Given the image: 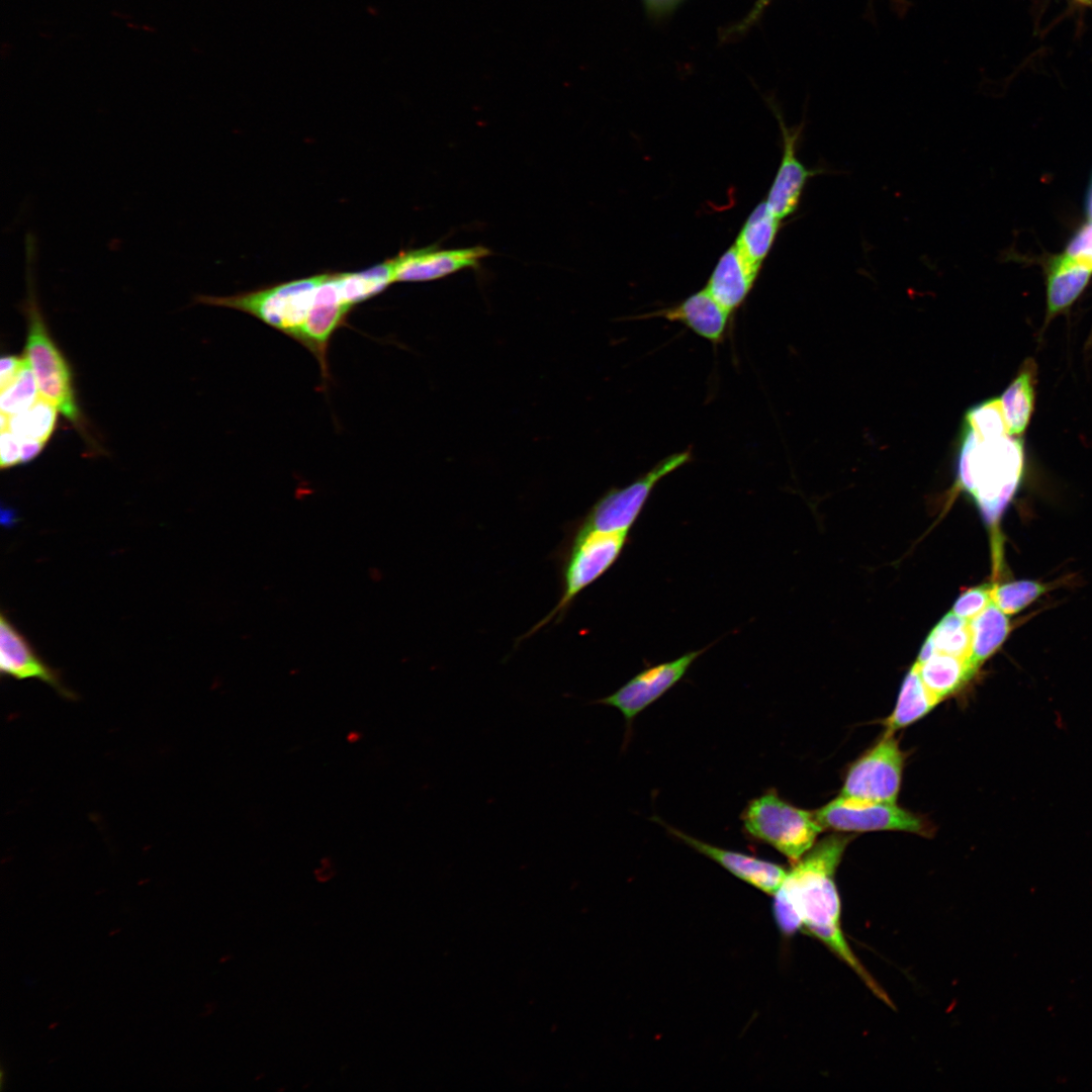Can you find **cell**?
Listing matches in <instances>:
<instances>
[{
    "label": "cell",
    "instance_id": "cell-1",
    "mask_svg": "<svg viewBox=\"0 0 1092 1092\" xmlns=\"http://www.w3.org/2000/svg\"><path fill=\"white\" fill-rule=\"evenodd\" d=\"M852 836L830 834L787 873L774 894V915L785 934L807 930L845 963L880 999L890 1000L847 943L841 927L835 873Z\"/></svg>",
    "mask_w": 1092,
    "mask_h": 1092
},
{
    "label": "cell",
    "instance_id": "cell-2",
    "mask_svg": "<svg viewBox=\"0 0 1092 1092\" xmlns=\"http://www.w3.org/2000/svg\"><path fill=\"white\" fill-rule=\"evenodd\" d=\"M1023 465V444L1017 436H981L963 426L958 483L973 497L989 525L998 522L1015 494Z\"/></svg>",
    "mask_w": 1092,
    "mask_h": 1092
},
{
    "label": "cell",
    "instance_id": "cell-3",
    "mask_svg": "<svg viewBox=\"0 0 1092 1092\" xmlns=\"http://www.w3.org/2000/svg\"><path fill=\"white\" fill-rule=\"evenodd\" d=\"M36 239L33 233L25 235V268L27 295L23 305L28 323L25 357L36 379L40 396L53 402L77 428L82 427L72 374L62 353L50 337L38 307L34 289Z\"/></svg>",
    "mask_w": 1092,
    "mask_h": 1092
},
{
    "label": "cell",
    "instance_id": "cell-4",
    "mask_svg": "<svg viewBox=\"0 0 1092 1092\" xmlns=\"http://www.w3.org/2000/svg\"><path fill=\"white\" fill-rule=\"evenodd\" d=\"M744 831L797 863L823 831L813 811L798 808L769 791L751 800L741 815Z\"/></svg>",
    "mask_w": 1092,
    "mask_h": 1092
},
{
    "label": "cell",
    "instance_id": "cell-5",
    "mask_svg": "<svg viewBox=\"0 0 1092 1092\" xmlns=\"http://www.w3.org/2000/svg\"><path fill=\"white\" fill-rule=\"evenodd\" d=\"M627 541L628 532H572L563 551L560 600L522 638L531 636L551 620L559 621L575 598L612 567Z\"/></svg>",
    "mask_w": 1092,
    "mask_h": 1092
},
{
    "label": "cell",
    "instance_id": "cell-6",
    "mask_svg": "<svg viewBox=\"0 0 1092 1092\" xmlns=\"http://www.w3.org/2000/svg\"><path fill=\"white\" fill-rule=\"evenodd\" d=\"M324 274L230 296L198 294L194 302L247 312L292 339L305 322Z\"/></svg>",
    "mask_w": 1092,
    "mask_h": 1092
},
{
    "label": "cell",
    "instance_id": "cell-7",
    "mask_svg": "<svg viewBox=\"0 0 1092 1092\" xmlns=\"http://www.w3.org/2000/svg\"><path fill=\"white\" fill-rule=\"evenodd\" d=\"M693 459L691 448L666 456L630 484L601 496L573 532H629L656 484Z\"/></svg>",
    "mask_w": 1092,
    "mask_h": 1092
},
{
    "label": "cell",
    "instance_id": "cell-8",
    "mask_svg": "<svg viewBox=\"0 0 1092 1092\" xmlns=\"http://www.w3.org/2000/svg\"><path fill=\"white\" fill-rule=\"evenodd\" d=\"M905 759L895 733L885 730L873 746L849 764L839 796L897 803Z\"/></svg>",
    "mask_w": 1092,
    "mask_h": 1092
},
{
    "label": "cell",
    "instance_id": "cell-9",
    "mask_svg": "<svg viewBox=\"0 0 1092 1092\" xmlns=\"http://www.w3.org/2000/svg\"><path fill=\"white\" fill-rule=\"evenodd\" d=\"M823 830L867 832L897 830L930 836L929 821L897 803L863 801L842 796L813 811Z\"/></svg>",
    "mask_w": 1092,
    "mask_h": 1092
},
{
    "label": "cell",
    "instance_id": "cell-10",
    "mask_svg": "<svg viewBox=\"0 0 1092 1092\" xmlns=\"http://www.w3.org/2000/svg\"><path fill=\"white\" fill-rule=\"evenodd\" d=\"M706 649L687 652L680 657L653 665L636 674L613 694L598 699L600 704L617 709L628 726L644 709L658 700L687 673Z\"/></svg>",
    "mask_w": 1092,
    "mask_h": 1092
},
{
    "label": "cell",
    "instance_id": "cell-11",
    "mask_svg": "<svg viewBox=\"0 0 1092 1092\" xmlns=\"http://www.w3.org/2000/svg\"><path fill=\"white\" fill-rule=\"evenodd\" d=\"M352 307L342 298L336 274H324L315 292L314 303L294 340L314 355L325 376L328 374L329 342L335 331L346 322Z\"/></svg>",
    "mask_w": 1092,
    "mask_h": 1092
},
{
    "label": "cell",
    "instance_id": "cell-12",
    "mask_svg": "<svg viewBox=\"0 0 1092 1092\" xmlns=\"http://www.w3.org/2000/svg\"><path fill=\"white\" fill-rule=\"evenodd\" d=\"M491 254L482 246L440 250L427 247L400 253L391 259L395 282H423L440 279L457 271L476 268Z\"/></svg>",
    "mask_w": 1092,
    "mask_h": 1092
},
{
    "label": "cell",
    "instance_id": "cell-13",
    "mask_svg": "<svg viewBox=\"0 0 1092 1092\" xmlns=\"http://www.w3.org/2000/svg\"><path fill=\"white\" fill-rule=\"evenodd\" d=\"M778 118L782 132L783 154L765 201L775 215L782 220L797 210L808 180L824 173V170L809 169L797 157L803 125L789 127L779 113Z\"/></svg>",
    "mask_w": 1092,
    "mask_h": 1092
},
{
    "label": "cell",
    "instance_id": "cell-14",
    "mask_svg": "<svg viewBox=\"0 0 1092 1092\" xmlns=\"http://www.w3.org/2000/svg\"><path fill=\"white\" fill-rule=\"evenodd\" d=\"M0 671L2 675L15 679H38L52 687L65 699L77 698V695L64 684L59 670L41 659L27 639L4 614H1L0 619Z\"/></svg>",
    "mask_w": 1092,
    "mask_h": 1092
},
{
    "label": "cell",
    "instance_id": "cell-15",
    "mask_svg": "<svg viewBox=\"0 0 1092 1092\" xmlns=\"http://www.w3.org/2000/svg\"><path fill=\"white\" fill-rule=\"evenodd\" d=\"M730 316L732 314L703 288L676 304L640 314L635 318L660 317L679 323L699 337L713 344H720L727 334Z\"/></svg>",
    "mask_w": 1092,
    "mask_h": 1092
},
{
    "label": "cell",
    "instance_id": "cell-16",
    "mask_svg": "<svg viewBox=\"0 0 1092 1092\" xmlns=\"http://www.w3.org/2000/svg\"><path fill=\"white\" fill-rule=\"evenodd\" d=\"M667 829L698 852L766 894L774 895L787 876L788 872L777 863L703 842L671 827Z\"/></svg>",
    "mask_w": 1092,
    "mask_h": 1092
},
{
    "label": "cell",
    "instance_id": "cell-17",
    "mask_svg": "<svg viewBox=\"0 0 1092 1092\" xmlns=\"http://www.w3.org/2000/svg\"><path fill=\"white\" fill-rule=\"evenodd\" d=\"M756 268L735 244L719 258L706 289L714 299L733 314L742 306L758 277Z\"/></svg>",
    "mask_w": 1092,
    "mask_h": 1092
},
{
    "label": "cell",
    "instance_id": "cell-18",
    "mask_svg": "<svg viewBox=\"0 0 1092 1092\" xmlns=\"http://www.w3.org/2000/svg\"><path fill=\"white\" fill-rule=\"evenodd\" d=\"M1092 273V258L1064 254L1051 261L1048 277V313L1055 315L1082 292Z\"/></svg>",
    "mask_w": 1092,
    "mask_h": 1092
},
{
    "label": "cell",
    "instance_id": "cell-19",
    "mask_svg": "<svg viewBox=\"0 0 1092 1092\" xmlns=\"http://www.w3.org/2000/svg\"><path fill=\"white\" fill-rule=\"evenodd\" d=\"M913 665L925 688L939 702L963 689L978 670L970 659L935 650L926 660Z\"/></svg>",
    "mask_w": 1092,
    "mask_h": 1092
},
{
    "label": "cell",
    "instance_id": "cell-20",
    "mask_svg": "<svg viewBox=\"0 0 1092 1092\" xmlns=\"http://www.w3.org/2000/svg\"><path fill=\"white\" fill-rule=\"evenodd\" d=\"M780 225L781 219L769 209L766 201H762L750 212L734 244L746 259L761 269L776 242Z\"/></svg>",
    "mask_w": 1092,
    "mask_h": 1092
},
{
    "label": "cell",
    "instance_id": "cell-21",
    "mask_svg": "<svg viewBox=\"0 0 1092 1092\" xmlns=\"http://www.w3.org/2000/svg\"><path fill=\"white\" fill-rule=\"evenodd\" d=\"M939 703L925 688L913 665L904 678L893 712L882 724L886 731L895 733L926 716Z\"/></svg>",
    "mask_w": 1092,
    "mask_h": 1092
},
{
    "label": "cell",
    "instance_id": "cell-22",
    "mask_svg": "<svg viewBox=\"0 0 1092 1092\" xmlns=\"http://www.w3.org/2000/svg\"><path fill=\"white\" fill-rule=\"evenodd\" d=\"M1035 364L1029 360L1002 394L1001 403L1009 434L1021 435L1029 422L1034 403Z\"/></svg>",
    "mask_w": 1092,
    "mask_h": 1092
},
{
    "label": "cell",
    "instance_id": "cell-23",
    "mask_svg": "<svg viewBox=\"0 0 1092 1092\" xmlns=\"http://www.w3.org/2000/svg\"><path fill=\"white\" fill-rule=\"evenodd\" d=\"M972 634V658L979 667L1006 639L1010 624L1008 615L993 601L970 620Z\"/></svg>",
    "mask_w": 1092,
    "mask_h": 1092
},
{
    "label": "cell",
    "instance_id": "cell-24",
    "mask_svg": "<svg viewBox=\"0 0 1092 1092\" xmlns=\"http://www.w3.org/2000/svg\"><path fill=\"white\" fill-rule=\"evenodd\" d=\"M343 300L351 305L369 299L394 281L392 260L353 273L336 274Z\"/></svg>",
    "mask_w": 1092,
    "mask_h": 1092
},
{
    "label": "cell",
    "instance_id": "cell-25",
    "mask_svg": "<svg viewBox=\"0 0 1092 1092\" xmlns=\"http://www.w3.org/2000/svg\"><path fill=\"white\" fill-rule=\"evenodd\" d=\"M58 408L50 400L39 396L26 411L14 415L1 414V427L12 431L21 441L37 440L47 443L57 421Z\"/></svg>",
    "mask_w": 1092,
    "mask_h": 1092
},
{
    "label": "cell",
    "instance_id": "cell-26",
    "mask_svg": "<svg viewBox=\"0 0 1092 1092\" xmlns=\"http://www.w3.org/2000/svg\"><path fill=\"white\" fill-rule=\"evenodd\" d=\"M927 639L935 651L973 661L970 620L961 618L951 612L938 622Z\"/></svg>",
    "mask_w": 1092,
    "mask_h": 1092
},
{
    "label": "cell",
    "instance_id": "cell-27",
    "mask_svg": "<svg viewBox=\"0 0 1092 1092\" xmlns=\"http://www.w3.org/2000/svg\"><path fill=\"white\" fill-rule=\"evenodd\" d=\"M1045 589V585L1038 581L1022 579L992 584L991 599L1006 615H1014L1038 599Z\"/></svg>",
    "mask_w": 1092,
    "mask_h": 1092
},
{
    "label": "cell",
    "instance_id": "cell-28",
    "mask_svg": "<svg viewBox=\"0 0 1092 1092\" xmlns=\"http://www.w3.org/2000/svg\"><path fill=\"white\" fill-rule=\"evenodd\" d=\"M39 396L36 379L28 362L15 379L1 388V414L8 417L20 414L28 410Z\"/></svg>",
    "mask_w": 1092,
    "mask_h": 1092
},
{
    "label": "cell",
    "instance_id": "cell-29",
    "mask_svg": "<svg viewBox=\"0 0 1092 1092\" xmlns=\"http://www.w3.org/2000/svg\"><path fill=\"white\" fill-rule=\"evenodd\" d=\"M963 426L981 436L1009 434L1000 398H991L972 406L964 417Z\"/></svg>",
    "mask_w": 1092,
    "mask_h": 1092
},
{
    "label": "cell",
    "instance_id": "cell-30",
    "mask_svg": "<svg viewBox=\"0 0 1092 1092\" xmlns=\"http://www.w3.org/2000/svg\"><path fill=\"white\" fill-rule=\"evenodd\" d=\"M991 587L992 584H984L966 590L957 600L951 612L967 620L978 616L992 601Z\"/></svg>",
    "mask_w": 1092,
    "mask_h": 1092
},
{
    "label": "cell",
    "instance_id": "cell-31",
    "mask_svg": "<svg viewBox=\"0 0 1092 1092\" xmlns=\"http://www.w3.org/2000/svg\"><path fill=\"white\" fill-rule=\"evenodd\" d=\"M21 462V440L8 428L1 427L0 466L1 469L12 467Z\"/></svg>",
    "mask_w": 1092,
    "mask_h": 1092
},
{
    "label": "cell",
    "instance_id": "cell-32",
    "mask_svg": "<svg viewBox=\"0 0 1092 1092\" xmlns=\"http://www.w3.org/2000/svg\"><path fill=\"white\" fill-rule=\"evenodd\" d=\"M1066 254L1072 257H1092V221L1074 236L1067 247Z\"/></svg>",
    "mask_w": 1092,
    "mask_h": 1092
},
{
    "label": "cell",
    "instance_id": "cell-33",
    "mask_svg": "<svg viewBox=\"0 0 1092 1092\" xmlns=\"http://www.w3.org/2000/svg\"><path fill=\"white\" fill-rule=\"evenodd\" d=\"M27 363L25 355L24 357L3 356L0 362V388L15 379Z\"/></svg>",
    "mask_w": 1092,
    "mask_h": 1092
},
{
    "label": "cell",
    "instance_id": "cell-34",
    "mask_svg": "<svg viewBox=\"0 0 1092 1092\" xmlns=\"http://www.w3.org/2000/svg\"><path fill=\"white\" fill-rule=\"evenodd\" d=\"M44 445V442L37 440L21 441V463L29 462L35 458Z\"/></svg>",
    "mask_w": 1092,
    "mask_h": 1092
},
{
    "label": "cell",
    "instance_id": "cell-35",
    "mask_svg": "<svg viewBox=\"0 0 1092 1092\" xmlns=\"http://www.w3.org/2000/svg\"><path fill=\"white\" fill-rule=\"evenodd\" d=\"M647 8L655 14H663L675 7L680 0H644Z\"/></svg>",
    "mask_w": 1092,
    "mask_h": 1092
},
{
    "label": "cell",
    "instance_id": "cell-36",
    "mask_svg": "<svg viewBox=\"0 0 1092 1092\" xmlns=\"http://www.w3.org/2000/svg\"><path fill=\"white\" fill-rule=\"evenodd\" d=\"M362 733L358 730H352L347 734V740L350 743H357L362 739Z\"/></svg>",
    "mask_w": 1092,
    "mask_h": 1092
},
{
    "label": "cell",
    "instance_id": "cell-37",
    "mask_svg": "<svg viewBox=\"0 0 1092 1092\" xmlns=\"http://www.w3.org/2000/svg\"><path fill=\"white\" fill-rule=\"evenodd\" d=\"M1086 210H1087L1088 217L1090 218V221H1092V184H1091L1090 190L1088 192V196H1087Z\"/></svg>",
    "mask_w": 1092,
    "mask_h": 1092
},
{
    "label": "cell",
    "instance_id": "cell-38",
    "mask_svg": "<svg viewBox=\"0 0 1092 1092\" xmlns=\"http://www.w3.org/2000/svg\"><path fill=\"white\" fill-rule=\"evenodd\" d=\"M767 2H768V0H759L757 6L755 7V9H754V11L752 13V16L749 17V20H752V18L756 17V15L767 4Z\"/></svg>",
    "mask_w": 1092,
    "mask_h": 1092
},
{
    "label": "cell",
    "instance_id": "cell-39",
    "mask_svg": "<svg viewBox=\"0 0 1092 1092\" xmlns=\"http://www.w3.org/2000/svg\"><path fill=\"white\" fill-rule=\"evenodd\" d=\"M1081 1H1089V0H1081Z\"/></svg>",
    "mask_w": 1092,
    "mask_h": 1092
}]
</instances>
